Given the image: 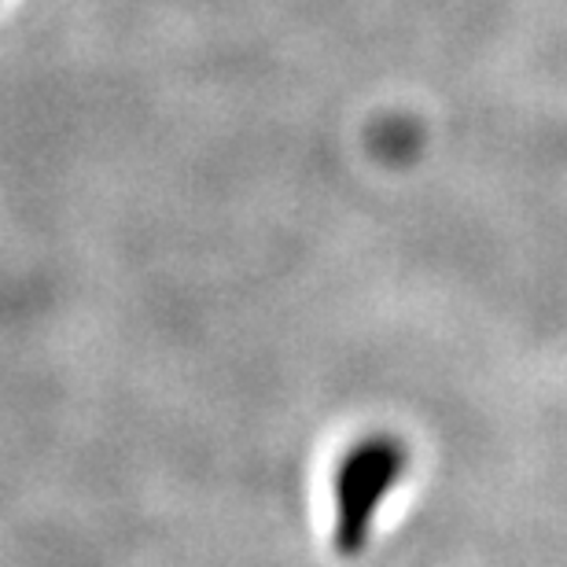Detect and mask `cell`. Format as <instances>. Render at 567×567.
I'll list each match as a JSON object with an SVG mask.
<instances>
[{"label":"cell","instance_id":"obj_1","mask_svg":"<svg viewBox=\"0 0 567 567\" xmlns=\"http://www.w3.org/2000/svg\"><path fill=\"white\" fill-rule=\"evenodd\" d=\"M410 453L394 435H365L343 453L332 475V546L343 557H358L369 546L377 513L405 475Z\"/></svg>","mask_w":567,"mask_h":567}]
</instances>
